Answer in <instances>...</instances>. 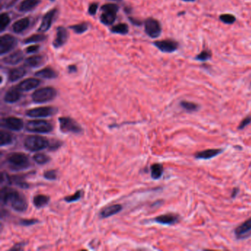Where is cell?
Returning a JSON list of instances; mask_svg holds the SVG:
<instances>
[{
  "instance_id": "obj_1",
  "label": "cell",
  "mask_w": 251,
  "mask_h": 251,
  "mask_svg": "<svg viewBox=\"0 0 251 251\" xmlns=\"http://www.w3.org/2000/svg\"><path fill=\"white\" fill-rule=\"evenodd\" d=\"M1 200L5 205H10L18 212L26 211L28 207L27 201L24 195L18 191L8 187H3L1 190Z\"/></svg>"
},
{
  "instance_id": "obj_2",
  "label": "cell",
  "mask_w": 251,
  "mask_h": 251,
  "mask_svg": "<svg viewBox=\"0 0 251 251\" xmlns=\"http://www.w3.org/2000/svg\"><path fill=\"white\" fill-rule=\"evenodd\" d=\"M7 163L10 170L19 171L28 168L30 165L27 155L22 153H12L7 157Z\"/></svg>"
},
{
  "instance_id": "obj_3",
  "label": "cell",
  "mask_w": 251,
  "mask_h": 251,
  "mask_svg": "<svg viewBox=\"0 0 251 251\" xmlns=\"http://www.w3.org/2000/svg\"><path fill=\"white\" fill-rule=\"evenodd\" d=\"M49 141L46 138L37 135H31L26 137L24 141V146L26 149L30 152L41 151L48 148Z\"/></svg>"
},
{
  "instance_id": "obj_4",
  "label": "cell",
  "mask_w": 251,
  "mask_h": 251,
  "mask_svg": "<svg viewBox=\"0 0 251 251\" xmlns=\"http://www.w3.org/2000/svg\"><path fill=\"white\" fill-rule=\"evenodd\" d=\"M57 96V91L52 87H44L32 94V100L35 103L41 104L50 102Z\"/></svg>"
},
{
  "instance_id": "obj_5",
  "label": "cell",
  "mask_w": 251,
  "mask_h": 251,
  "mask_svg": "<svg viewBox=\"0 0 251 251\" xmlns=\"http://www.w3.org/2000/svg\"><path fill=\"white\" fill-rule=\"evenodd\" d=\"M26 131L36 133H48L52 131L53 126L46 120L28 121L25 125Z\"/></svg>"
},
{
  "instance_id": "obj_6",
  "label": "cell",
  "mask_w": 251,
  "mask_h": 251,
  "mask_svg": "<svg viewBox=\"0 0 251 251\" xmlns=\"http://www.w3.org/2000/svg\"><path fill=\"white\" fill-rule=\"evenodd\" d=\"M60 130L64 133H71L75 134H79L83 132L82 127L73 119L67 116H61L58 118Z\"/></svg>"
},
{
  "instance_id": "obj_7",
  "label": "cell",
  "mask_w": 251,
  "mask_h": 251,
  "mask_svg": "<svg viewBox=\"0 0 251 251\" xmlns=\"http://www.w3.org/2000/svg\"><path fill=\"white\" fill-rule=\"evenodd\" d=\"M102 14L100 15V21L105 25L112 24L116 18L117 11L119 10V7L115 4H106L102 5L101 7Z\"/></svg>"
},
{
  "instance_id": "obj_8",
  "label": "cell",
  "mask_w": 251,
  "mask_h": 251,
  "mask_svg": "<svg viewBox=\"0 0 251 251\" xmlns=\"http://www.w3.org/2000/svg\"><path fill=\"white\" fill-rule=\"evenodd\" d=\"M58 113V108L51 106L39 107L30 109L25 112L26 116L32 118H45L55 115Z\"/></svg>"
},
{
  "instance_id": "obj_9",
  "label": "cell",
  "mask_w": 251,
  "mask_h": 251,
  "mask_svg": "<svg viewBox=\"0 0 251 251\" xmlns=\"http://www.w3.org/2000/svg\"><path fill=\"white\" fill-rule=\"evenodd\" d=\"M144 29L147 34L150 38H155L161 34V27L158 21L149 18L144 22Z\"/></svg>"
},
{
  "instance_id": "obj_10",
  "label": "cell",
  "mask_w": 251,
  "mask_h": 251,
  "mask_svg": "<svg viewBox=\"0 0 251 251\" xmlns=\"http://www.w3.org/2000/svg\"><path fill=\"white\" fill-rule=\"evenodd\" d=\"M18 41L10 35H4L0 38V54L3 55L10 52L17 45Z\"/></svg>"
},
{
  "instance_id": "obj_11",
  "label": "cell",
  "mask_w": 251,
  "mask_h": 251,
  "mask_svg": "<svg viewBox=\"0 0 251 251\" xmlns=\"http://www.w3.org/2000/svg\"><path fill=\"white\" fill-rule=\"evenodd\" d=\"M154 45L161 52L166 53L174 52L178 49L179 44L177 41L173 40H162V41H157L154 42Z\"/></svg>"
},
{
  "instance_id": "obj_12",
  "label": "cell",
  "mask_w": 251,
  "mask_h": 251,
  "mask_svg": "<svg viewBox=\"0 0 251 251\" xmlns=\"http://www.w3.org/2000/svg\"><path fill=\"white\" fill-rule=\"evenodd\" d=\"M2 125L13 131H20L24 128V122L20 118L10 116L2 119Z\"/></svg>"
},
{
  "instance_id": "obj_13",
  "label": "cell",
  "mask_w": 251,
  "mask_h": 251,
  "mask_svg": "<svg viewBox=\"0 0 251 251\" xmlns=\"http://www.w3.org/2000/svg\"><path fill=\"white\" fill-rule=\"evenodd\" d=\"M40 80L37 78H28L21 82L17 88L21 92H29V91L35 89L40 85Z\"/></svg>"
},
{
  "instance_id": "obj_14",
  "label": "cell",
  "mask_w": 251,
  "mask_h": 251,
  "mask_svg": "<svg viewBox=\"0 0 251 251\" xmlns=\"http://www.w3.org/2000/svg\"><path fill=\"white\" fill-rule=\"evenodd\" d=\"M154 221L157 223L161 225H174L179 221V217L174 214H162L158 217H155Z\"/></svg>"
},
{
  "instance_id": "obj_15",
  "label": "cell",
  "mask_w": 251,
  "mask_h": 251,
  "mask_svg": "<svg viewBox=\"0 0 251 251\" xmlns=\"http://www.w3.org/2000/svg\"><path fill=\"white\" fill-rule=\"evenodd\" d=\"M69 38L68 31L63 27H59L57 28L56 38L55 39L53 45L55 47H61L66 42Z\"/></svg>"
},
{
  "instance_id": "obj_16",
  "label": "cell",
  "mask_w": 251,
  "mask_h": 251,
  "mask_svg": "<svg viewBox=\"0 0 251 251\" xmlns=\"http://www.w3.org/2000/svg\"><path fill=\"white\" fill-rule=\"evenodd\" d=\"M56 12H57L56 10H52L45 14V15H44V18H43L42 19L41 25H40L38 30V32H46V31L50 28V27H51L52 25V22L53 18H54Z\"/></svg>"
},
{
  "instance_id": "obj_17",
  "label": "cell",
  "mask_w": 251,
  "mask_h": 251,
  "mask_svg": "<svg viewBox=\"0 0 251 251\" xmlns=\"http://www.w3.org/2000/svg\"><path fill=\"white\" fill-rule=\"evenodd\" d=\"M251 232V218L248 219V220L244 221L243 223H242L240 225L236 227L234 233L236 235V237L239 238H244L247 235Z\"/></svg>"
},
{
  "instance_id": "obj_18",
  "label": "cell",
  "mask_w": 251,
  "mask_h": 251,
  "mask_svg": "<svg viewBox=\"0 0 251 251\" xmlns=\"http://www.w3.org/2000/svg\"><path fill=\"white\" fill-rule=\"evenodd\" d=\"M21 92H22L19 90L17 87L9 89L5 93V97H4L5 102L10 104H13L18 102L21 99V97H22V93Z\"/></svg>"
},
{
  "instance_id": "obj_19",
  "label": "cell",
  "mask_w": 251,
  "mask_h": 251,
  "mask_svg": "<svg viewBox=\"0 0 251 251\" xmlns=\"http://www.w3.org/2000/svg\"><path fill=\"white\" fill-rule=\"evenodd\" d=\"M122 210V205L120 204H114V205H109L102 209L100 212V215L101 218L105 219V218H108V217H112L115 214H118Z\"/></svg>"
},
{
  "instance_id": "obj_20",
  "label": "cell",
  "mask_w": 251,
  "mask_h": 251,
  "mask_svg": "<svg viewBox=\"0 0 251 251\" xmlns=\"http://www.w3.org/2000/svg\"><path fill=\"white\" fill-rule=\"evenodd\" d=\"M222 152V149H205V150H203V151L197 152V153H195L194 156L195 158H197V159H204L207 160L210 159V158H212L215 156L218 155L219 154H220Z\"/></svg>"
},
{
  "instance_id": "obj_21",
  "label": "cell",
  "mask_w": 251,
  "mask_h": 251,
  "mask_svg": "<svg viewBox=\"0 0 251 251\" xmlns=\"http://www.w3.org/2000/svg\"><path fill=\"white\" fill-rule=\"evenodd\" d=\"M24 59V54L20 50L15 51L3 58V62L8 65H16Z\"/></svg>"
},
{
  "instance_id": "obj_22",
  "label": "cell",
  "mask_w": 251,
  "mask_h": 251,
  "mask_svg": "<svg viewBox=\"0 0 251 251\" xmlns=\"http://www.w3.org/2000/svg\"><path fill=\"white\" fill-rule=\"evenodd\" d=\"M27 74V71L24 67H18L10 70L8 74V80L10 82H15L20 80Z\"/></svg>"
},
{
  "instance_id": "obj_23",
  "label": "cell",
  "mask_w": 251,
  "mask_h": 251,
  "mask_svg": "<svg viewBox=\"0 0 251 251\" xmlns=\"http://www.w3.org/2000/svg\"><path fill=\"white\" fill-rule=\"evenodd\" d=\"M45 58L41 55H33L27 58L25 61V65L32 68L39 67L45 63Z\"/></svg>"
},
{
  "instance_id": "obj_24",
  "label": "cell",
  "mask_w": 251,
  "mask_h": 251,
  "mask_svg": "<svg viewBox=\"0 0 251 251\" xmlns=\"http://www.w3.org/2000/svg\"><path fill=\"white\" fill-rule=\"evenodd\" d=\"M40 2L41 0H24L19 5V10L22 12H27L35 8Z\"/></svg>"
},
{
  "instance_id": "obj_25",
  "label": "cell",
  "mask_w": 251,
  "mask_h": 251,
  "mask_svg": "<svg viewBox=\"0 0 251 251\" xmlns=\"http://www.w3.org/2000/svg\"><path fill=\"white\" fill-rule=\"evenodd\" d=\"M49 200L50 199H49V196L44 194H37L33 197L32 203H33L35 207H36L37 209H41V208H43L48 205Z\"/></svg>"
},
{
  "instance_id": "obj_26",
  "label": "cell",
  "mask_w": 251,
  "mask_h": 251,
  "mask_svg": "<svg viewBox=\"0 0 251 251\" xmlns=\"http://www.w3.org/2000/svg\"><path fill=\"white\" fill-rule=\"evenodd\" d=\"M35 75L38 77H41L44 79H54L58 77V74L56 71L51 68L43 69L37 71L35 74Z\"/></svg>"
},
{
  "instance_id": "obj_27",
  "label": "cell",
  "mask_w": 251,
  "mask_h": 251,
  "mask_svg": "<svg viewBox=\"0 0 251 251\" xmlns=\"http://www.w3.org/2000/svg\"><path fill=\"white\" fill-rule=\"evenodd\" d=\"M30 25V20L27 18H23V19L18 20L15 22L13 25V30L16 33H20L25 30Z\"/></svg>"
},
{
  "instance_id": "obj_28",
  "label": "cell",
  "mask_w": 251,
  "mask_h": 251,
  "mask_svg": "<svg viewBox=\"0 0 251 251\" xmlns=\"http://www.w3.org/2000/svg\"><path fill=\"white\" fill-rule=\"evenodd\" d=\"M151 177L154 180H158L163 175L164 168L161 164H153L150 166Z\"/></svg>"
},
{
  "instance_id": "obj_29",
  "label": "cell",
  "mask_w": 251,
  "mask_h": 251,
  "mask_svg": "<svg viewBox=\"0 0 251 251\" xmlns=\"http://www.w3.org/2000/svg\"><path fill=\"white\" fill-rule=\"evenodd\" d=\"M0 145L2 147L7 146L9 145L13 141V136L10 134V133L7 132V131H2L0 132Z\"/></svg>"
},
{
  "instance_id": "obj_30",
  "label": "cell",
  "mask_w": 251,
  "mask_h": 251,
  "mask_svg": "<svg viewBox=\"0 0 251 251\" xmlns=\"http://www.w3.org/2000/svg\"><path fill=\"white\" fill-rule=\"evenodd\" d=\"M33 160L37 164L39 165H44L46 164L49 163L51 158L47 155L44 154V153H37V154L33 155Z\"/></svg>"
},
{
  "instance_id": "obj_31",
  "label": "cell",
  "mask_w": 251,
  "mask_h": 251,
  "mask_svg": "<svg viewBox=\"0 0 251 251\" xmlns=\"http://www.w3.org/2000/svg\"><path fill=\"white\" fill-rule=\"evenodd\" d=\"M180 105L184 110L188 111V112H194V111H197V110H198L199 109V105H197V104L192 102L185 101V100L181 101Z\"/></svg>"
},
{
  "instance_id": "obj_32",
  "label": "cell",
  "mask_w": 251,
  "mask_h": 251,
  "mask_svg": "<svg viewBox=\"0 0 251 251\" xmlns=\"http://www.w3.org/2000/svg\"><path fill=\"white\" fill-rule=\"evenodd\" d=\"M128 26L124 23H120V24H117V25L114 26L111 29V32L114 33H117V34L124 35L127 34L128 32Z\"/></svg>"
},
{
  "instance_id": "obj_33",
  "label": "cell",
  "mask_w": 251,
  "mask_h": 251,
  "mask_svg": "<svg viewBox=\"0 0 251 251\" xmlns=\"http://www.w3.org/2000/svg\"><path fill=\"white\" fill-rule=\"evenodd\" d=\"M46 39V36L42 34H37L33 35V36H30V37L27 38V39L24 40V43L25 44H31V43H36V42H41V41H44Z\"/></svg>"
},
{
  "instance_id": "obj_34",
  "label": "cell",
  "mask_w": 251,
  "mask_h": 251,
  "mask_svg": "<svg viewBox=\"0 0 251 251\" xmlns=\"http://www.w3.org/2000/svg\"><path fill=\"white\" fill-rule=\"evenodd\" d=\"M70 28L77 34H81V33L85 32L88 30V26L86 23H81V24L71 26V27H70Z\"/></svg>"
},
{
  "instance_id": "obj_35",
  "label": "cell",
  "mask_w": 251,
  "mask_h": 251,
  "mask_svg": "<svg viewBox=\"0 0 251 251\" xmlns=\"http://www.w3.org/2000/svg\"><path fill=\"white\" fill-rule=\"evenodd\" d=\"M219 19H220V21H222L223 23L227 24H234V22H236V17H235L234 15H232V14H229V13L222 14V15L219 16Z\"/></svg>"
},
{
  "instance_id": "obj_36",
  "label": "cell",
  "mask_w": 251,
  "mask_h": 251,
  "mask_svg": "<svg viewBox=\"0 0 251 251\" xmlns=\"http://www.w3.org/2000/svg\"><path fill=\"white\" fill-rule=\"evenodd\" d=\"M10 22V17L7 13H3L1 14V15H0V30H1V31H4V30L7 27Z\"/></svg>"
},
{
  "instance_id": "obj_37",
  "label": "cell",
  "mask_w": 251,
  "mask_h": 251,
  "mask_svg": "<svg viewBox=\"0 0 251 251\" xmlns=\"http://www.w3.org/2000/svg\"><path fill=\"white\" fill-rule=\"evenodd\" d=\"M82 195H83L82 191L78 190L74 194L69 195V196H67V197H65L64 200L66 203L76 202V201H78V200H80V199H81Z\"/></svg>"
},
{
  "instance_id": "obj_38",
  "label": "cell",
  "mask_w": 251,
  "mask_h": 251,
  "mask_svg": "<svg viewBox=\"0 0 251 251\" xmlns=\"http://www.w3.org/2000/svg\"><path fill=\"white\" fill-rule=\"evenodd\" d=\"M211 52L209 50H203L199 55L195 57V60L200 61H206L211 59Z\"/></svg>"
},
{
  "instance_id": "obj_39",
  "label": "cell",
  "mask_w": 251,
  "mask_h": 251,
  "mask_svg": "<svg viewBox=\"0 0 251 251\" xmlns=\"http://www.w3.org/2000/svg\"><path fill=\"white\" fill-rule=\"evenodd\" d=\"M44 178L46 180H55L57 178V170H51L46 171L44 173Z\"/></svg>"
},
{
  "instance_id": "obj_40",
  "label": "cell",
  "mask_w": 251,
  "mask_h": 251,
  "mask_svg": "<svg viewBox=\"0 0 251 251\" xmlns=\"http://www.w3.org/2000/svg\"><path fill=\"white\" fill-rule=\"evenodd\" d=\"M38 222V220L36 219H24L19 221V224L22 226H30Z\"/></svg>"
},
{
  "instance_id": "obj_41",
  "label": "cell",
  "mask_w": 251,
  "mask_h": 251,
  "mask_svg": "<svg viewBox=\"0 0 251 251\" xmlns=\"http://www.w3.org/2000/svg\"><path fill=\"white\" fill-rule=\"evenodd\" d=\"M61 144H62L61 141H58V140H52V141H49L48 148L49 150H56L61 146Z\"/></svg>"
},
{
  "instance_id": "obj_42",
  "label": "cell",
  "mask_w": 251,
  "mask_h": 251,
  "mask_svg": "<svg viewBox=\"0 0 251 251\" xmlns=\"http://www.w3.org/2000/svg\"><path fill=\"white\" fill-rule=\"evenodd\" d=\"M250 123H251V116H248L245 117V118L242 121L240 124H239V127H238V128H239V130L244 129V127H247V126H248V124H250Z\"/></svg>"
},
{
  "instance_id": "obj_43",
  "label": "cell",
  "mask_w": 251,
  "mask_h": 251,
  "mask_svg": "<svg viewBox=\"0 0 251 251\" xmlns=\"http://www.w3.org/2000/svg\"><path fill=\"white\" fill-rule=\"evenodd\" d=\"M97 9H98V4L97 3H92L89 5V7H88V13L91 15H94L96 14L97 11Z\"/></svg>"
},
{
  "instance_id": "obj_44",
  "label": "cell",
  "mask_w": 251,
  "mask_h": 251,
  "mask_svg": "<svg viewBox=\"0 0 251 251\" xmlns=\"http://www.w3.org/2000/svg\"><path fill=\"white\" fill-rule=\"evenodd\" d=\"M39 49V46L38 45H33V46H30L29 47H27L26 49V52H27L28 54L30 53H35L38 51Z\"/></svg>"
},
{
  "instance_id": "obj_45",
  "label": "cell",
  "mask_w": 251,
  "mask_h": 251,
  "mask_svg": "<svg viewBox=\"0 0 251 251\" xmlns=\"http://www.w3.org/2000/svg\"><path fill=\"white\" fill-rule=\"evenodd\" d=\"M69 72H76L77 71V67L75 66H69Z\"/></svg>"
},
{
  "instance_id": "obj_46",
  "label": "cell",
  "mask_w": 251,
  "mask_h": 251,
  "mask_svg": "<svg viewBox=\"0 0 251 251\" xmlns=\"http://www.w3.org/2000/svg\"><path fill=\"white\" fill-rule=\"evenodd\" d=\"M238 192H239V189H238L237 188H235L234 189V190H233V192H232V194H231V197H235L236 196V194H238Z\"/></svg>"
},
{
  "instance_id": "obj_47",
  "label": "cell",
  "mask_w": 251,
  "mask_h": 251,
  "mask_svg": "<svg viewBox=\"0 0 251 251\" xmlns=\"http://www.w3.org/2000/svg\"><path fill=\"white\" fill-rule=\"evenodd\" d=\"M183 1H185V2H194L195 0H183Z\"/></svg>"
},
{
  "instance_id": "obj_48",
  "label": "cell",
  "mask_w": 251,
  "mask_h": 251,
  "mask_svg": "<svg viewBox=\"0 0 251 251\" xmlns=\"http://www.w3.org/2000/svg\"><path fill=\"white\" fill-rule=\"evenodd\" d=\"M111 1H120V0H111Z\"/></svg>"
},
{
  "instance_id": "obj_49",
  "label": "cell",
  "mask_w": 251,
  "mask_h": 251,
  "mask_svg": "<svg viewBox=\"0 0 251 251\" xmlns=\"http://www.w3.org/2000/svg\"><path fill=\"white\" fill-rule=\"evenodd\" d=\"M50 1H51V2H53V1H55V0H50Z\"/></svg>"
}]
</instances>
